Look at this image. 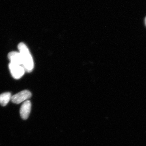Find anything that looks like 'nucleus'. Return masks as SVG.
Returning a JSON list of instances; mask_svg holds the SVG:
<instances>
[{"mask_svg": "<svg viewBox=\"0 0 146 146\" xmlns=\"http://www.w3.org/2000/svg\"><path fill=\"white\" fill-rule=\"evenodd\" d=\"M9 59L10 63L20 65H23V60L21 53L18 52L13 51L8 54Z\"/></svg>", "mask_w": 146, "mask_h": 146, "instance_id": "obj_5", "label": "nucleus"}, {"mask_svg": "<svg viewBox=\"0 0 146 146\" xmlns=\"http://www.w3.org/2000/svg\"><path fill=\"white\" fill-rule=\"evenodd\" d=\"M145 23L146 26V17L145 18Z\"/></svg>", "mask_w": 146, "mask_h": 146, "instance_id": "obj_7", "label": "nucleus"}, {"mask_svg": "<svg viewBox=\"0 0 146 146\" xmlns=\"http://www.w3.org/2000/svg\"><path fill=\"white\" fill-rule=\"evenodd\" d=\"M18 47L22 56L23 67L25 71L30 72L34 68V62L28 48L23 42L20 43Z\"/></svg>", "mask_w": 146, "mask_h": 146, "instance_id": "obj_1", "label": "nucleus"}, {"mask_svg": "<svg viewBox=\"0 0 146 146\" xmlns=\"http://www.w3.org/2000/svg\"><path fill=\"white\" fill-rule=\"evenodd\" d=\"M9 68L11 75L15 79L21 78L24 75L25 72L23 66L11 63L9 65Z\"/></svg>", "mask_w": 146, "mask_h": 146, "instance_id": "obj_2", "label": "nucleus"}, {"mask_svg": "<svg viewBox=\"0 0 146 146\" xmlns=\"http://www.w3.org/2000/svg\"><path fill=\"white\" fill-rule=\"evenodd\" d=\"M31 96L30 91L24 90L11 96V101L13 103L19 104L31 98Z\"/></svg>", "mask_w": 146, "mask_h": 146, "instance_id": "obj_3", "label": "nucleus"}, {"mask_svg": "<svg viewBox=\"0 0 146 146\" xmlns=\"http://www.w3.org/2000/svg\"><path fill=\"white\" fill-rule=\"evenodd\" d=\"M11 94L9 92H5L0 94V104L3 106L7 105L11 100Z\"/></svg>", "mask_w": 146, "mask_h": 146, "instance_id": "obj_6", "label": "nucleus"}, {"mask_svg": "<svg viewBox=\"0 0 146 146\" xmlns=\"http://www.w3.org/2000/svg\"><path fill=\"white\" fill-rule=\"evenodd\" d=\"M31 108V102L29 100L24 102L20 109V115L22 119L24 120L28 118Z\"/></svg>", "mask_w": 146, "mask_h": 146, "instance_id": "obj_4", "label": "nucleus"}]
</instances>
